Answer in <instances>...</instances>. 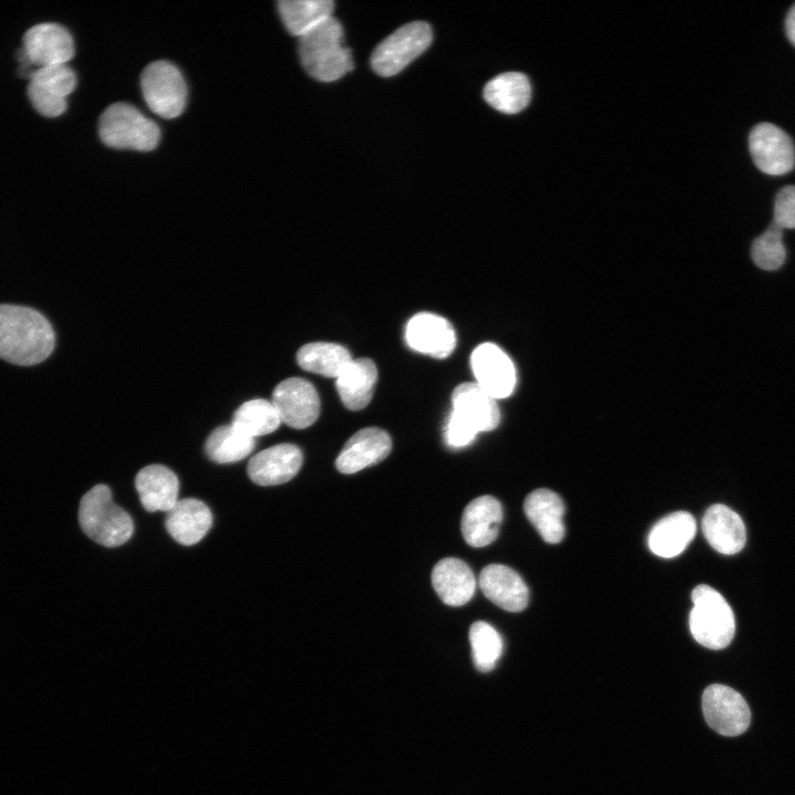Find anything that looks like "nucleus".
<instances>
[{
	"label": "nucleus",
	"instance_id": "1",
	"mask_svg": "<svg viewBox=\"0 0 795 795\" xmlns=\"http://www.w3.org/2000/svg\"><path fill=\"white\" fill-rule=\"evenodd\" d=\"M55 333L51 322L36 309L0 304V358L29 367L53 352Z\"/></svg>",
	"mask_w": 795,
	"mask_h": 795
},
{
	"label": "nucleus",
	"instance_id": "2",
	"mask_svg": "<svg viewBox=\"0 0 795 795\" xmlns=\"http://www.w3.org/2000/svg\"><path fill=\"white\" fill-rule=\"evenodd\" d=\"M298 52L306 72L320 82H333L353 68L351 52L343 46L342 25L333 17L301 35Z\"/></svg>",
	"mask_w": 795,
	"mask_h": 795
},
{
	"label": "nucleus",
	"instance_id": "3",
	"mask_svg": "<svg viewBox=\"0 0 795 795\" xmlns=\"http://www.w3.org/2000/svg\"><path fill=\"white\" fill-rule=\"evenodd\" d=\"M78 521L87 537L108 548L126 543L134 533L131 517L113 501L109 487L103 484L82 497Z\"/></svg>",
	"mask_w": 795,
	"mask_h": 795
},
{
	"label": "nucleus",
	"instance_id": "4",
	"mask_svg": "<svg viewBox=\"0 0 795 795\" xmlns=\"http://www.w3.org/2000/svg\"><path fill=\"white\" fill-rule=\"evenodd\" d=\"M693 607L689 627L693 638L709 649H722L733 639L734 614L725 598L707 584L696 586L691 593Z\"/></svg>",
	"mask_w": 795,
	"mask_h": 795
},
{
	"label": "nucleus",
	"instance_id": "5",
	"mask_svg": "<svg viewBox=\"0 0 795 795\" xmlns=\"http://www.w3.org/2000/svg\"><path fill=\"white\" fill-rule=\"evenodd\" d=\"M98 130L102 141L112 148L149 151L160 139L156 123L127 103L108 106L99 118Z\"/></svg>",
	"mask_w": 795,
	"mask_h": 795
},
{
	"label": "nucleus",
	"instance_id": "6",
	"mask_svg": "<svg viewBox=\"0 0 795 795\" xmlns=\"http://www.w3.org/2000/svg\"><path fill=\"white\" fill-rule=\"evenodd\" d=\"M432 40L433 33L428 23H406L377 45L371 55V66L380 76H393L420 56L431 45Z\"/></svg>",
	"mask_w": 795,
	"mask_h": 795
},
{
	"label": "nucleus",
	"instance_id": "7",
	"mask_svg": "<svg viewBox=\"0 0 795 795\" xmlns=\"http://www.w3.org/2000/svg\"><path fill=\"white\" fill-rule=\"evenodd\" d=\"M140 85L146 104L156 115L166 119L181 115L187 86L176 65L167 61L150 63L141 74Z\"/></svg>",
	"mask_w": 795,
	"mask_h": 795
},
{
	"label": "nucleus",
	"instance_id": "8",
	"mask_svg": "<svg viewBox=\"0 0 795 795\" xmlns=\"http://www.w3.org/2000/svg\"><path fill=\"white\" fill-rule=\"evenodd\" d=\"M701 703L704 720L722 735H740L750 725L751 711L748 702L728 686L710 685L702 693Z\"/></svg>",
	"mask_w": 795,
	"mask_h": 795
},
{
	"label": "nucleus",
	"instance_id": "9",
	"mask_svg": "<svg viewBox=\"0 0 795 795\" xmlns=\"http://www.w3.org/2000/svg\"><path fill=\"white\" fill-rule=\"evenodd\" d=\"M749 149L754 165L768 176H783L795 166V147L791 137L771 123L753 127Z\"/></svg>",
	"mask_w": 795,
	"mask_h": 795
},
{
	"label": "nucleus",
	"instance_id": "10",
	"mask_svg": "<svg viewBox=\"0 0 795 795\" xmlns=\"http://www.w3.org/2000/svg\"><path fill=\"white\" fill-rule=\"evenodd\" d=\"M272 403L282 423L296 430L314 424L320 412L315 386L301 378H288L279 382L273 391Z\"/></svg>",
	"mask_w": 795,
	"mask_h": 795
},
{
	"label": "nucleus",
	"instance_id": "11",
	"mask_svg": "<svg viewBox=\"0 0 795 795\" xmlns=\"http://www.w3.org/2000/svg\"><path fill=\"white\" fill-rule=\"evenodd\" d=\"M470 365L476 383L495 400L512 393L516 385L515 365L497 344L485 342L476 347Z\"/></svg>",
	"mask_w": 795,
	"mask_h": 795
},
{
	"label": "nucleus",
	"instance_id": "12",
	"mask_svg": "<svg viewBox=\"0 0 795 795\" xmlns=\"http://www.w3.org/2000/svg\"><path fill=\"white\" fill-rule=\"evenodd\" d=\"M22 51L36 67L66 64L74 56L71 33L56 23H41L29 29L23 36Z\"/></svg>",
	"mask_w": 795,
	"mask_h": 795
},
{
	"label": "nucleus",
	"instance_id": "13",
	"mask_svg": "<svg viewBox=\"0 0 795 795\" xmlns=\"http://www.w3.org/2000/svg\"><path fill=\"white\" fill-rule=\"evenodd\" d=\"M301 464L300 448L292 443H280L253 456L247 464V475L256 485L276 486L295 477Z\"/></svg>",
	"mask_w": 795,
	"mask_h": 795
},
{
	"label": "nucleus",
	"instance_id": "14",
	"mask_svg": "<svg viewBox=\"0 0 795 795\" xmlns=\"http://www.w3.org/2000/svg\"><path fill=\"white\" fill-rule=\"evenodd\" d=\"M405 340L413 350L436 359L448 357L456 346L451 322L432 312H420L409 320Z\"/></svg>",
	"mask_w": 795,
	"mask_h": 795
},
{
	"label": "nucleus",
	"instance_id": "15",
	"mask_svg": "<svg viewBox=\"0 0 795 795\" xmlns=\"http://www.w3.org/2000/svg\"><path fill=\"white\" fill-rule=\"evenodd\" d=\"M391 448L388 432L379 427L362 428L346 442L336 459V468L342 474H354L383 460Z\"/></svg>",
	"mask_w": 795,
	"mask_h": 795
},
{
	"label": "nucleus",
	"instance_id": "16",
	"mask_svg": "<svg viewBox=\"0 0 795 795\" xmlns=\"http://www.w3.org/2000/svg\"><path fill=\"white\" fill-rule=\"evenodd\" d=\"M484 595L508 612H521L529 603V589L522 577L504 564L486 565L478 579Z\"/></svg>",
	"mask_w": 795,
	"mask_h": 795
},
{
	"label": "nucleus",
	"instance_id": "17",
	"mask_svg": "<svg viewBox=\"0 0 795 795\" xmlns=\"http://www.w3.org/2000/svg\"><path fill=\"white\" fill-rule=\"evenodd\" d=\"M452 402V413L476 434L492 431L499 424L500 412L495 399L487 394L476 382H465L457 385L453 391Z\"/></svg>",
	"mask_w": 795,
	"mask_h": 795
},
{
	"label": "nucleus",
	"instance_id": "18",
	"mask_svg": "<svg viewBox=\"0 0 795 795\" xmlns=\"http://www.w3.org/2000/svg\"><path fill=\"white\" fill-rule=\"evenodd\" d=\"M501 504L492 496L484 495L471 500L462 516V533L474 548H481L496 540L502 521Z\"/></svg>",
	"mask_w": 795,
	"mask_h": 795
},
{
	"label": "nucleus",
	"instance_id": "19",
	"mask_svg": "<svg viewBox=\"0 0 795 795\" xmlns=\"http://www.w3.org/2000/svg\"><path fill=\"white\" fill-rule=\"evenodd\" d=\"M702 532L709 544L725 555L740 552L746 541L742 518L722 504L712 505L707 509L702 518Z\"/></svg>",
	"mask_w": 795,
	"mask_h": 795
},
{
	"label": "nucleus",
	"instance_id": "20",
	"mask_svg": "<svg viewBox=\"0 0 795 795\" xmlns=\"http://www.w3.org/2000/svg\"><path fill=\"white\" fill-rule=\"evenodd\" d=\"M210 508L197 498H184L166 512L168 533L182 545H193L201 541L212 527Z\"/></svg>",
	"mask_w": 795,
	"mask_h": 795
},
{
	"label": "nucleus",
	"instance_id": "21",
	"mask_svg": "<svg viewBox=\"0 0 795 795\" xmlns=\"http://www.w3.org/2000/svg\"><path fill=\"white\" fill-rule=\"evenodd\" d=\"M135 487L148 512H168L178 501L179 479L163 465L153 464L141 468L136 475Z\"/></svg>",
	"mask_w": 795,
	"mask_h": 795
},
{
	"label": "nucleus",
	"instance_id": "22",
	"mask_svg": "<svg viewBox=\"0 0 795 795\" xmlns=\"http://www.w3.org/2000/svg\"><path fill=\"white\" fill-rule=\"evenodd\" d=\"M476 577L469 565L457 558L438 561L432 571V585L443 603L462 606L476 591Z\"/></svg>",
	"mask_w": 795,
	"mask_h": 795
},
{
	"label": "nucleus",
	"instance_id": "23",
	"mask_svg": "<svg viewBox=\"0 0 795 795\" xmlns=\"http://www.w3.org/2000/svg\"><path fill=\"white\" fill-rule=\"evenodd\" d=\"M523 510L545 542L555 544L562 541L565 533V508L556 492L547 488L533 490L526 497Z\"/></svg>",
	"mask_w": 795,
	"mask_h": 795
},
{
	"label": "nucleus",
	"instance_id": "24",
	"mask_svg": "<svg viewBox=\"0 0 795 795\" xmlns=\"http://www.w3.org/2000/svg\"><path fill=\"white\" fill-rule=\"evenodd\" d=\"M697 524L691 513L676 511L657 521L648 534V547L661 558L680 554L696 536Z\"/></svg>",
	"mask_w": 795,
	"mask_h": 795
},
{
	"label": "nucleus",
	"instance_id": "25",
	"mask_svg": "<svg viewBox=\"0 0 795 795\" xmlns=\"http://www.w3.org/2000/svg\"><path fill=\"white\" fill-rule=\"evenodd\" d=\"M377 379L378 370L371 359H352L336 379L343 405L351 411L364 409L372 399Z\"/></svg>",
	"mask_w": 795,
	"mask_h": 795
},
{
	"label": "nucleus",
	"instance_id": "26",
	"mask_svg": "<svg viewBox=\"0 0 795 795\" xmlns=\"http://www.w3.org/2000/svg\"><path fill=\"white\" fill-rule=\"evenodd\" d=\"M531 87L526 75L507 72L490 80L484 88L485 100L505 114H517L530 102Z\"/></svg>",
	"mask_w": 795,
	"mask_h": 795
},
{
	"label": "nucleus",
	"instance_id": "27",
	"mask_svg": "<svg viewBox=\"0 0 795 795\" xmlns=\"http://www.w3.org/2000/svg\"><path fill=\"white\" fill-rule=\"evenodd\" d=\"M296 360L298 365L308 372L337 379L352 358L341 344L318 341L299 348Z\"/></svg>",
	"mask_w": 795,
	"mask_h": 795
},
{
	"label": "nucleus",
	"instance_id": "28",
	"mask_svg": "<svg viewBox=\"0 0 795 795\" xmlns=\"http://www.w3.org/2000/svg\"><path fill=\"white\" fill-rule=\"evenodd\" d=\"M277 6L288 32L299 38L332 17L335 8L331 0H280Z\"/></svg>",
	"mask_w": 795,
	"mask_h": 795
},
{
	"label": "nucleus",
	"instance_id": "29",
	"mask_svg": "<svg viewBox=\"0 0 795 795\" xmlns=\"http://www.w3.org/2000/svg\"><path fill=\"white\" fill-rule=\"evenodd\" d=\"M255 438L244 434L232 424L216 427L204 445L206 456L218 464L242 460L252 453Z\"/></svg>",
	"mask_w": 795,
	"mask_h": 795
},
{
	"label": "nucleus",
	"instance_id": "30",
	"mask_svg": "<svg viewBox=\"0 0 795 795\" xmlns=\"http://www.w3.org/2000/svg\"><path fill=\"white\" fill-rule=\"evenodd\" d=\"M280 423V417L272 401L253 399L235 410L231 424L255 438L274 432Z\"/></svg>",
	"mask_w": 795,
	"mask_h": 795
},
{
	"label": "nucleus",
	"instance_id": "31",
	"mask_svg": "<svg viewBox=\"0 0 795 795\" xmlns=\"http://www.w3.org/2000/svg\"><path fill=\"white\" fill-rule=\"evenodd\" d=\"M469 642L475 667L483 672L490 671L502 654L499 633L490 624L478 621L469 628Z\"/></svg>",
	"mask_w": 795,
	"mask_h": 795
},
{
	"label": "nucleus",
	"instance_id": "32",
	"mask_svg": "<svg viewBox=\"0 0 795 795\" xmlns=\"http://www.w3.org/2000/svg\"><path fill=\"white\" fill-rule=\"evenodd\" d=\"M751 256L754 264L761 269L775 271L780 268L786 259L783 230L772 223L763 234L753 241Z\"/></svg>",
	"mask_w": 795,
	"mask_h": 795
},
{
	"label": "nucleus",
	"instance_id": "33",
	"mask_svg": "<svg viewBox=\"0 0 795 795\" xmlns=\"http://www.w3.org/2000/svg\"><path fill=\"white\" fill-rule=\"evenodd\" d=\"M30 82L66 98L76 86V75L66 64L49 65L34 68Z\"/></svg>",
	"mask_w": 795,
	"mask_h": 795
},
{
	"label": "nucleus",
	"instance_id": "34",
	"mask_svg": "<svg viewBox=\"0 0 795 795\" xmlns=\"http://www.w3.org/2000/svg\"><path fill=\"white\" fill-rule=\"evenodd\" d=\"M28 96L33 107L46 117L60 116L67 107L66 98L60 97L31 82L28 86Z\"/></svg>",
	"mask_w": 795,
	"mask_h": 795
},
{
	"label": "nucleus",
	"instance_id": "35",
	"mask_svg": "<svg viewBox=\"0 0 795 795\" xmlns=\"http://www.w3.org/2000/svg\"><path fill=\"white\" fill-rule=\"evenodd\" d=\"M773 215V223L782 230L795 229V186H786L777 192Z\"/></svg>",
	"mask_w": 795,
	"mask_h": 795
},
{
	"label": "nucleus",
	"instance_id": "36",
	"mask_svg": "<svg viewBox=\"0 0 795 795\" xmlns=\"http://www.w3.org/2000/svg\"><path fill=\"white\" fill-rule=\"evenodd\" d=\"M477 434L459 420L454 413H451L445 437L449 446L459 448L470 444Z\"/></svg>",
	"mask_w": 795,
	"mask_h": 795
},
{
	"label": "nucleus",
	"instance_id": "37",
	"mask_svg": "<svg viewBox=\"0 0 795 795\" xmlns=\"http://www.w3.org/2000/svg\"><path fill=\"white\" fill-rule=\"evenodd\" d=\"M786 35L795 46V4L789 9L785 20Z\"/></svg>",
	"mask_w": 795,
	"mask_h": 795
}]
</instances>
